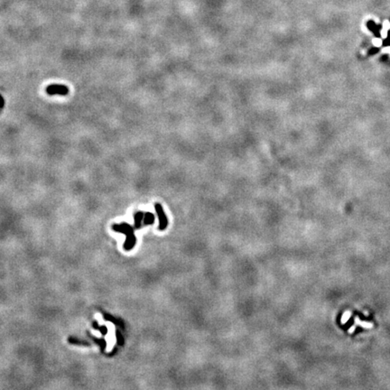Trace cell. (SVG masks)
I'll return each instance as SVG.
<instances>
[{
	"instance_id": "1",
	"label": "cell",
	"mask_w": 390,
	"mask_h": 390,
	"mask_svg": "<svg viewBox=\"0 0 390 390\" xmlns=\"http://www.w3.org/2000/svg\"><path fill=\"white\" fill-rule=\"evenodd\" d=\"M113 230L118 233H122L126 235V241L124 243V249L127 251L131 250L137 243V238L134 233V229L127 222H122L120 224H114L112 226Z\"/></svg>"
},
{
	"instance_id": "2",
	"label": "cell",
	"mask_w": 390,
	"mask_h": 390,
	"mask_svg": "<svg viewBox=\"0 0 390 390\" xmlns=\"http://www.w3.org/2000/svg\"><path fill=\"white\" fill-rule=\"evenodd\" d=\"M154 209H155L156 214H157V217H158V230L161 231L165 230L166 228H167V226H168V219H167L165 213V210L163 209L162 205L160 203H158V202L154 204Z\"/></svg>"
},
{
	"instance_id": "3",
	"label": "cell",
	"mask_w": 390,
	"mask_h": 390,
	"mask_svg": "<svg viewBox=\"0 0 390 390\" xmlns=\"http://www.w3.org/2000/svg\"><path fill=\"white\" fill-rule=\"evenodd\" d=\"M46 92L49 95H61L65 96L69 93V89L65 85L61 84H51L46 88Z\"/></svg>"
},
{
	"instance_id": "4",
	"label": "cell",
	"mask_w": 390,
	"mask_h": 390,
	"mask_svg": "<svg viewBox=\"0 0 390 390\" xmlns=\"http://www.w3.org/2000/svg\"><path fill=\"white\" fill-rule=\"evenodd\" d=\"M144 213L143 211H137L134 217V224L136 229H140L142 226V221L144 220Z\"/></svg>"
},
{
	"instance_id": "5",
	"label": "cell",
	"mask_w": 390,
	"mask_h": 390,
	"mask_svg": "<svg viewBox=\"0 0 390 390\" xmlns=\"http://www.w3.org/2000/svg\"><path fill=\"white\" fill-rule=\"evenodd\" d=\"M356 326H360V327H362V328H366V329H368V328H371L373 324L372 323H370V322H363V321H360L359 317H356L355 318V323H354L353 327L351 328V329H349V332H352L353 330L356 329Z\"/></svg>"
},
{
	"instance_id": "6",
	"label": "cell",
	"mask_w": 390,
	"mask_h": 390,
	"mask_svg": "<svg viewBox=\"0 0 390 390\" xmlns=\"http://www.w3.org/2000/svg\"><path fill=\"white\" fill-rule=\"evenodd\" d=\"M88 335H89V337L92 339L95 343H97L99 346L100 347V349L102 350V351H103V350H105V349H106V347H107V342H106L105 339H103V338L99 339V338L95 337V336H93V335H91L90 333H88Z\"/></svg>"
},
{
	"instance_id": "7",
	"label": "cell",
	"mask_w": 390,
	"mask_h": 390,
	"mask_svg": "<svg viewBox=\"0 0 390 390\" xmlns=\"http://www.w3.org/2000/svg\"><path fill=\"white\" fill-rule=\"evenodd\" d=\"M69 343L71 344H74V345H82V346H90V343L86 340H82V339H79L74 338V337H70L68 339Z\"/></svg>"
},
{
	"instance_id": "8",
	"label": "cell",
	"mask_w": 390,
	"mask_h": 390,
	"mask_svg": "<svg viewBox=\"0 0 390 390\" xmlns=\"http://www.w3.org/2000/svg\"><path fill=\"white\" fill-rule=\"evenodd\" d=\"M154 215L151 212H145L144 220H143L144 225H145V226L146 225H151V224L154 223Z\"/></svg>"
},
{
	"instance_id": "9",
	"label": "cell",
	"mask_w": 390,
	"mask_h": 390,
	"mask_svg": "<svg viewBox=\"0 0 390 390\" xmlns=\"http://www.w3.org/2000/svg\"><path fill=\"white\" fill-rule=\"evenodd\" d=\"M92 327H93L94 329H96V330H98V331H100L101 332V334L102 335H107V333H108V327L107 326H105V325H99L98 323V322L97 321H94L93 323H92Z\"/></svg>"
},
{
	"instance_id": "10",
	"label": "cell",
	"mask_w": 390,
	"mask_h": 390,
	"mask_svg": "<svg viewBox=\"0 0 390 390\" xmlns=\"http://www.w3.org/2000/svg\"><path fill=\"white\" fill-rule=\"evenodd\" d=\"M104 319H105L106 321H109V322H113V323H116V324L119 325V326H121V327H123L122 322H121L120 320H117V319H116L115 317H113V316H112V315H110V314H107V313H104Z\"/></svg>"
},
{
	"instance_id": "11",
	"label": "cell",
	"mask_w": 390,
	"mask_h": 390,
	"mask_svg": "<svg viewBox=\"0 0 390 390\" xmlns=\"http://www.w3.org/2000/svg\"><path fill=\"white\" fill-rule=\"evenodd\" d=\"M116 337L117 344L119 346H122L123 344H124V337H123V335L121 334V332H119V331H116Z\"/></svg>"
},
{
	"instance_id": "12",
	"label": "cell",
	"mask_w": 390,
	"mask_h": 390,
	"mask_svg": "<svg viewBox=\"0 0 390 390\" xmlns=\"http://www.w3.org/2000/svg\"><path fill=\"white\" fill-rule=\"evenodd\" d=\"M4 105H5V100H4L3 97L0 95V108H3Z\"/></svg>"
}]
</instances>
